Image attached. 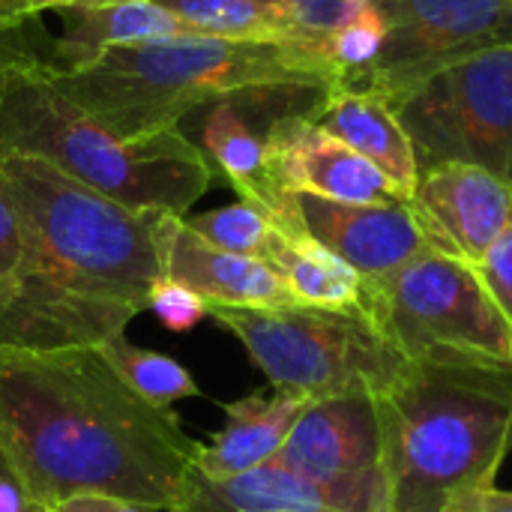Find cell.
Masks as SVG:
<instances>
[{
	"instance_id": "obj_30",
	"label": "cell",
	"mask_w": 512,
	"mask_h": 512,
	"mask_svg": "<svg viewBox=\"0 0 512 512\" xmlns=\"http://www.w3.org/2000/svg\"><path fill=\"white\" fill-rule=\"evenodd\" d=\"M24 27H27V24H24ZM24 27H0V93H3L9 75H12L18 66L33 63V60H42V57L30 48V42H27V36H24Z\"/></svg>"
},
{
	"instance_id": "obj_9",
	"label": "cell",
	"mask_w": 512,
	"mask_h": 512,
	"mask_svg": "<svg viewBox=\"0 0 512 512\" xmlns=\"http://www.w3.org/2000/svg\"><path fill=\"white\" fill-rule=\"evenodd\" d=\"M387 39L378 60L351 81L396 105L435 72L483 51L512 48V0H372Z\"/></svg>"
},
{
	"instance_id": "obj_12",
	"label": "cell",
	"mask_w": 512,
	"mask_h": 512,
	"mask_svg": "<svg viewBox=\"0 0 512 512\" xmlns=\"http://www.w3.org/2000/svg\"><path fill=\"white\" fill-rule=\"evenodd\" d=\"M273 174L288 192L342 204H405L396 183L345 141L318 129L306 111L282 114L267 129Z\"/></svg>"
},
{
	"instance_id": "obj_20",
	"label": "cell",
	"mask_w": 512,
	"mask_h": 512,
	"mask_svg": "<svg viewBox=\"0 0 512 512\" xmlns=\"http://www.w3.org/2000/svg\"><path fill=\"white\" fill-rule=\"evenodd\" d=\"M267 264L285 279L300 306L363 315V276L309 234H279Z\"/></svg>"
},
{
	"instance_id": "obj_22",
	"label": "cell",
	"mask_w": 512,
	"mask_h": 512,
	"mask_svg": "<svg viewBox=\"0 0 512 512\" xmlns=\"http://www.w3.org/2000/svg\"><path fill=\"white\" fill-rule=\"evenodd\" d=\"M99 351L105 354L111 369L120 375V381L156 408H171L180 399L201 396V387L195 384V378L168 354L138 348L126 336L108 339L105 345H99Z\"/></svg>"
},
{
	"instance_id": "obj_31",
	"label": "cell",
	"mask_w": 512,
	"mask_h": 512,
	"mask_svg": "<svg viewBox=\"0 0 512 512\" xmlns=\"http://www.w3.org/2000/svg\"><path fill=\"white\" fill-rule=\"evenodd\" d=\"M51 512H162V510H153V507H144V504L117 501V498H96V495H87V498L63 501L60 507H54Z\"/></svg>"
},
{
	"instance_id": "obj_29",
	"label": "cell",
	"mask_w": 512,
	"mask_h": 512,
	"mask_svg": "<svg viewBox=\"0 0 512 512\" xmlns=\"http://www.w3.org/2000/svg\"><path fill=\"white\" fill-rule=\"evenodd\" d=\"M444 512H512V492L498 489L495 483L459 492L456 498L447 501Z\"/></svg>"
},
{
	"instance_id": "obj_8",
	"label": "cell",
	"mask_w": 512,
	"mask_h": 512,
	"mask_svg": "<svg viewBox=\"0 0 512 512\" xmlns=\"http://www.w3.org/2000/svg\"><path fill=\"white\" fill-rule=\"evenodd\" d=\"M417 165H483L512 180V48L459 60L393 105Z\"/></svg>"
},
{
	"instance_id": "obj_1",
	"label": "cell",
	"mask_w": 512,
	"mask_h": 512,
	"mask_svg": "<svg viewBox=\"0 0 512 512\" xmlns=\"http://www.w3.org/2000/svg\"><path fill=\"white\" fill-rule=\"evenodd\" d=\"M0 447L48 512L87 495L177 512L198 453L96 345L0 348Z\"/></svg>"
},
{
	"instance_id": "obj_3",
	"label": "cell",
	"mask_w": 512,
	"mask_h": 512,
	"mask_svg": "<svg viewBox=\"0 0 512 512\" xmlns=\"http://www.w3.org/2000/svg\"><path fill=\"white\" fill-rule=\"evenodd\" d=\"M387 512H444L512 450V372L411 363L381 396Z\"/></svg>"
},
{
	"instance_id": "obj_5",
	"label": "cell",
	"mask_w": 512,
	"mask_h": 512,
	"mask_svg": "<svg viewBox=\"0 0 512 512\" xmlns=\"http://www.w3.org/2000/svg\"><path fill=\"white\" fill-rule=\"evenodd\" d=\"M0 153L45 159L129 210L180 219L213 183L204 150L180 129L114 135L45 78L42 60L18 66L0 93Z\"/></svg>"
},
{
	"instance_id": "obj_19",
	"label": "cell",
	"mask_w": 512,
	"mask_h": 512,
	"mask_svg": "<svg viewBox=\"0 0 512 512\" xmlns=\"http://www.w3.org/2000/svg\"><path fill=\"white\" fill-rule=\"evenodd\" d=\"M177 512H348L342 501L312 480L267 462L255 471L207 480L192 474Z\"/></svg>"
},
{
	"instance_id": "obj_17",
	"label": "cell",
	"mask_w": 512,
	"mask_h": 512,
	"mask_svg": "<svg viewBox=\"0 0 512 512\" xmlns=\"http://www.w3.org/2000/svg\"><path fill=\"white\" fill-rule=\"evenodd\" d=\"M306 402V396L276 390L270 396L252 393L222 405L225 429L213 435L210 444H198V474L207 480H228L273 462Z\"/></svg>"
},
{
	"instance_id": "obj_25",
	"label": "cell",
	"mask_w": 512,
	"mask_h": 512,
	"mask_svg": "<svg viewBox=\"0 0 512 512\" xmlns=\"http://www.w3.org/2000/svg\"><path fill=\"white\" fill-rule=\"evenodd\" d=\"M147 312H153L171 333H186L210 315V306L186 285L162 276L147 294Z\"/></svg>"
},
{
	"instance_id": "obj_26",
	"label": "cell",
	"mask_w": 512,
	"mask_h": 512,
	"mask_svg": "<svg viewBox=\"0 0 512 512\" xmlns=\"http://www.w3.org/2000/svg\"><path fill=\"white\" fill-rule=\"evenodd\" d=\"M24 270V234L18 222V210L0 174V306L15 291Z\"/></svg>"
},
{
	"instance_id": "obj_21",
	"label": "cell",
	"mask_w": 512,
	"mask_h": 512,
	"mask_svg": "<svg viewBox=\"0 0 512 512\" xmlns=\"http://www.w3.org/2000/svg\"><path fill=\"white\" fill-rule=\"evenodd\" d=\"M153 3L177 15L189 33L237 39V42H303L324 51L321 42L309 39L291 21L282 3H261V0H153Z\"/></svg>"
},
{
	"instance_id": "obj_15",
	"label": "cell",
	"mask_w": 512,
	"mask_h": 512,
	"mask_svg": "<svg viewBox=\"0 0 512 512\" xmlns=\"http://www.w3.org/2000/svg\"><path fill=\"white\" fill-rule=\"evenodd\" d=\"M306 117L318 129L330 132L333 138L366 156L375 168H381L405 195V201L411 198L420 177V165L414 144L390 102L369 90L336 81L315 93V102L306 108Z\"/></svg>"
},
{
	"instance_id": "obj_18",
	"label": "cell",
	"mask_w": 512,
	"mask_h": 512,
	"mask_svg": "<svg viewBox=\"0 0 512 512\" xmlns=\"http://www.w3.org/2000/svg\"><path fill=\"white\" fill-rule=\"evenodd\" d=\"M54 15L60 18V36L54 39L51 54L42 57L48 69H75L111 48L189 33L177 15L153 0L63 6L54 9Z\"/></svg>"
},
{
	"instance_id": "obj_11",
	"label": "cell",
	"mask_w": 512,
	"mask_h": 512,
	"mask_svg": "<svg viewBox=\"0 0 512 512\" xmlns=\"http://www.w3.org/2000/svg\"><path fill=\"white\" fill-rule=\"evenodd\" d=\"M426 246L468 267L512 228V180L468 162L423 168L405 201Z\"/></svg>"
},
{
	"instance_id": "obj_33",
	"label": "cell",
	"mask_w": 512,
	"mask_h": 512,
	"mask_svg": "<svg viewBox=\"0 0 512 512\" xmlns=\"http://www.w3.org/2000/svg\"><path fill=\"white\" fill-rule=\"evenodd\" d=\"M30 21L24 0H0V27H24Z\"/></svg>"
},
{
	"instance_id": "obj_7",
	"label": "cell",
	"mask_w": 512,
	"mask_h": 512,
	"mask_svg": "<svg viewBox=\"0 0 512 512\" xmlns=\"http://www.w3.org/2000/svg\"><path fill=\"white\" fill-rule=\"evenodd\" d=\"M210 318L246 348L273 390L297 393L309 402L357 393L381 396L411 366L372 321L354 312L213 306Z\"/></svg>"
},
{
	"instance_id": "obj_6",
	"label": "cell",
	"mask_w": 512,
	"mask_h": 512,
	"mask_svg": "<svg viewBox=\"0 0 512 512\" xmlns=\"http://www.w3.org/2000/svg\"><path fill=\"white\" fill-rule=\"evenodd\" d=\"M363 318L408 363L512 372L510 333L474 267L435 249L363 279Z\"/></svg>"
},
{
	"instance_id": "obj_2",
	"label": "cell",
	"mask_w": 512,
	"mask_h": 512,
	"mask_svg": "<svg viewBox=\"0 0 512 512\" xmlns=\"http://www.w3.org/2000/svg\"><path fill=\"white\" fill-rule=\"evenodd\" d=\"M45 78L87 117L123 138L180 129V120L222 99L279 90H324L339 81L327 54L303 42H237L180 33L102 51Z\"/></svg>"
},
{
	"instance_id": "obj_14",
	"label": "cell",
	"mask_w": 512,
	"mask_h": 512,
	"mask_svg": "<svg viewBox=\"0 0 512 512\" xmlns=\"http://www.w3.org/2000/svg\"><path fill=\"white\" fill-rule=\"evenodd\" d=\"M156 246L162 276L195 291L207 306L279 309L300 306L285 279L258 258L231 255L204 243L180 216H156Z\"/></svg>"
},
{
	"instance_id": "obj_16",
	"label": "cell",
	"mask_w": 512,
	"mask_h": 512,
	"mask_svg": "<svg viewBox=\"0 0 512 512\" xmlns=\"http://www.w3.org/2000/svg\"><path fill=\"white\" fill-rule=\"evenodd\" d=\"M201 141L207 162L228 177L240 201L261 207L282 234H303L294 213V192H288L273 174L267 132L252 129L240 99H222L210 105Z\"/></svg>"
},
{
	"instance_id": "obj_4",
	"label": "cell",
	"mask_w": 512,
	"mask_h": 512,
	"mask_svg": "<svg viewBox=\"0 0 512 512\" xmlns=\"http://www.w3.org/2000/svg\"><path fill=\"white\" fill-rule=\"evenodd\" d=\"M0 174L24 234L21 276L135 315L147 312V294L162 279L159 213L129 210L24 153H0Z\"/></svg>"
},
{
	"instance_id": "obj_10",
	"label": "cell",
	"mask_w": 512,
	"mask_h": 512,
	"mask_svg": "<svg viewBox=\"0 0 512 512\" xmlns=\"http://www.w3.org/2000/svg\"><path fill=\"white\" fill-rule=\"evenodd\" d=\"M273 462L333 492L348 512H387L384 435L375 396L306 402Z\"/></svg>"
},
{
	"instance_id": "obj_24",
	"label": "cell",
	"mask_w": 512,
	"mask_h": 512,
	"mask_svg": "<svg viewBox=\"0 0 512 512\" xmlns=\"http://www.w3.org/2000/svg\"><path fill=\"white\" fill-rule=\"evenodd\" d=\"M384 39L387 21L375 3H366L324 39V54L339 72V81H351L378 60Z\"/></svg>"
},
{
	"instance_id": "obj_32",
	"label": "cell",
	"mask_w": 512,
	"mask_h": 512,
	"mask_svg": "<svg viewBox=\"0 0 512 512\" xmlns=\"http://www.w3.org/2000/svg\"><path fill=\"white\" fill-rule=\"evenodd\" d=\"M93 3H123V0H24L30 18H36V15H42V12L63 9V6H93Z\"/></svg>"
},
{
	"instance_id": "obj_34",
	"label": "cell",
	"mask_w": 512,
	"mask_h": 512,
	"mask_svg": "<svg viewBox=\"0 0 512 512\" xmlns=\"http://www.w3.org/2000/svg\"><path fill=\"white\" fill-rule=\"evenodd\" d=\"M261 3H282V0H261Z\"/></svg>"
},
{
	"instance_id": "obj_13",
	"label": "cell",
	"mask_w": 512,
	"mask_h": 512,
	"mask_svg": "<svg viewBox=\"0 0 512 512\" xmlns=\"http://www.w3.org/2000/svg\"><path fill=\"white\" fill-rule=\"evenodd\" d=\"M294 213L303 234L339 255L363 279H381L429 249L408 204H342L294 192Z\"/></svg>"
},
{
	"instance_id": "obj_28",
	"label": "cell",
	"mask_w": 512,
	"mask_h": 512,
	"mask_svg": "<svg viewBox=\"0 0 512 512\" xmlns=\"http://www.w3.org/2000/svg\"><path fill=\"white\" fill-rule=\"evenodd\" d=\"M0 512H48L33 501L24 477L18 474V468L12 465L3 447H0Z\"/></svg>"
},
{
	"instance_id": "obj_27",
	"label": "cell",
	"mask_w": 512,
	"mask_h": 512,
	"mask_svg": "<svg viewBox=\"0 0 512 512\" xmlns=\"http://www.w3.org/2000/svg\"><path fill=\"white\" fill-rule=\"evenodd\" d=\"M474 273L501 312L512 345V228L486 252L480 264H474Z\"/></svg>"
},
{
	"instance_id": "obj_23",
	"label": "cell",
	"mask_w": 512,
	"mask_h": 512,
	"mask_svg": "<svg viewBox=\"0 0 512 512\" xmlns=\"http://www.w3.org/2000/svg\"><path fill=\"white\" fill-rule=\"evenodd\" d=\"M183 222L210 246L231 252V255H246L267 261L276 237L282 234L276 222L255 204L249 201H234L228 207H216L198 216H183Z\"/></svg>"
}]
</instances>
